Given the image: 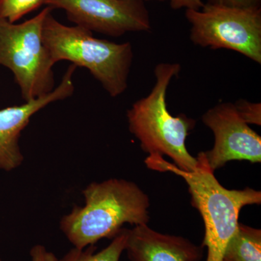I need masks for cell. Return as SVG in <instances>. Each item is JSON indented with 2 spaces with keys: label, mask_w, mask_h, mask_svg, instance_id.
<instances>
[{
  "label": "cell",
  "mask_w": 261,
  "mask_h": 261,
  "mask_svg": "<svg viewBox=\"0 0 261 261\" xmlns=\"http://www.w3.org/2000/svg\"><path fill=\"white\" fill-rule=\"evenodd\" d=\"M223 261H261V230L239 222L225 249Z\"/></svg>",
  "instance_id": "cell-11"
},
{
  "label": "cell",
  "mask_w": 261,
  "mask_h": 261,
  "mask_svg": "<svg viewBox=\"0 0 261 261\" xmlns=\"http://www.w3.org/2000/svg\"><path fill=\"white\" fill-rule=\"evenodd\" d=\"M181 68L176 63L156 65V82L152 90L132 105L126 116L128 129L140 141L144 152L149 155L168 156L181 171H194L197 159L187 150L186 140L196 121L185 114L173 116L166 103L168 86Z\"/></svg>",
  "instance_id": "cell-3"
},
{
  "label": "cell",
  "mask_w": 261,
  "mask_h": 261,
  "mask_svg": "<svg viewBox=\"0 0 261 261\" xmlns=\"http://www.w3.org/2000/svg\"><path fill=\"white\" fill-rule=\"evenodd\" d=\"M206 3L231 8H260L261 0H207Z\"/></svg>",
  "instance_id": "cell-15"
},
{
  "label": "cell",
  "mask_w": 261,
  "mask_h": 261,
  "mask_svg": "<svg viewBox=\"0 0 261 261\" xmlns=\"http://www.w3.org/2000/svg\"><path fill=\"white\" fill-rule=\"evenodd\" d=\"M82 194L85 205L75 206L60 222L75 248L83 250L103 238H114L125 224L149 223V197L135 182L119 178L92 182Z\"/></svg>",
  "instance_id": "cell-1"
},
{
  "label": "cell",
  "mask_w": 261,
  "mask_h": 261,
  "mask_svg": "<svg viewBox=\"0 0 261 261\" xmlns=\"http://www.w3.org/2000/svg\"><path fill=\"white\" fill-rule=\"evenodd\" d=\"M0 261H3V260H2L1 257H0Z\"/></svg>",
  "instance_id": "cell-19"
},
{
  "label": "cell",
  "mask_w": 261,
  "mask_h": 261,
  "mask_svg": "<svg viewBox=\"0 0 261 261\" xmlns=\"http://www.w3.org/2000/svg\"><path fill=\"white\" fill-rule=\"evenodd\" d=\"M75 68V65H70L61 84L47 95L21 106L0 110V170L13 171L23 162V154L19 144L22 132L28 126L34 114L51 102L63 100L73 95V76Z\"/></svg>",
  "instance_id": "cell-9"
},
{
  "label": "cell",
  "mask_w": 261,
  "mask_h": 261,
  "mask_svg": "<svg viewBox=\"0 0 261 261\" xmlns=\"http://www.w3.org/2000/svg\"><path fill=\"white\" fill-rule=\"evenodd\" d=\"M47 6L34 18L20 23L0 18V65L11 70L25 102L47 95L55 88L49 51L43 41Z\"/></svg>",
  "instance_id": "cell-5"
},
{
  "label": "cell",
  "mask_w": 261,
  "mask_h": 261,
  "mask_svg": "<svg viewBox=\"0 0 261 261\" xmlns=\"http://www.w3.org/2000/svg\"><path fill=\"white\" fill-rule=\"evenodd\" d=\"M173 10L185 8L186 10H200L205 3L202 0H168Z\"/></svg>",
  "instance_id": "cell-17"
},
{
  "label": "cell",
  "mask_w": 261,
  "mask_h": 261,
  "mask_svg": "<svg viewBox=\"0 0 261 261\" xmlns=\"http://www.w3.org/2000/svg\"><path fill=\"white\" fill-rule=\"evenodd\" d=\"M43 5L63 10L75 25L109 37L151 29L144 0H44Z\"/></svg>",
  "instance_id": "cell-7"
},
{
  "label": "cell",
  "mask_w": 261,
  "mask_h": 261,
  "mask_svg": "<svg viewBox=\"0 0 261 261\" xmlns=\"http://www.w3.org/2000/svg\"><path fill=\"white\" fill-rule=\"evenodd\" d=\"M194 171H184L159 155H149L147 168L161 172H171L186 181L192 197V205L200 213L205 237L201 246L207 248L206 261H223L225 249L239 224L242 208L260 205L261 192L246 187L242 190H227L214 176L203 152L197 157Z\"/></svg>",
  "instance_id": "cell-2"
},
{
  "label": "cell",
  "mask_w": 261,
  "mask_h": 261,
  "mask_svg": "<svg viewBox=\"0 0 261 261\" xmlns=\"http://www.w3.org/2000/svg\"><path fill=\"white\" fill-rule=\"evenodd\" d=\"M195 45L237 51L261 63V7L240 8L205 3L200 10H186Z\"/></svg>",
  "instance_id": "cell-6"
},
{
  "label": "cell",
  "mask_w": 261,
  "mask_h": 261,
  "mask_svg": "<svg viewBox=\"0 0 261 261\" xmlns=\"http://www.w3.org/2000/svg\"><path fill=\"white\" fill-rule=\"evenodd\" d=\"M32 261H58V257L53 252L48 251L42 245H36L30 250Z\"/></svg>",
  "instance_id": "cell-16"
},
{
  "label": "cell",
  "mask_w": 261,
  "mask_h": 261,
  "mask_svg": "<svg viewBox=\"0 0 261 261\" xmlns=\"http://www.w3.org/2000/svg\"><path fill=\"white\" fill-rule=\"evenodd\" d=\"M214 134V147L204 152L213 171L231 161L261 162V137L240 118L234 105L222 102L202 117Z\"/></svg>",
  "instance_id": "cell-8"
},
{
  "label": "cell",
  "mask_w": 261,
  "mask_h": 261,
  "mask_svg": "<svg viewBox=\"0 0 261 261\" xmlns=\"http://www.w3.org/2000/svg\"><path fill=\"white\" fill-rule=\"evenodd\" d=\"M239 116L247 124L261 125V104L240 99L234 103Z\"/></svg>",
  "instance_id": "cell-14"
},
{
  "label": "cell",
  "mask_w": 261,
  "mask_h": 261,
  "mask_svg": "<svg viewBox=\"0 0 261 261\" xmlns=\"http://www.w3.org/2000/svg\"><path fill=\"white\" fill-rule=\"evenodd\" d=\"M44 0H0V18L16 23L43 5Z\"/></svg>",
  "instance_id": "cell-13"
},
{
  "label": "cell",
  "mask_w": 261,
  "mask_h": 261,
  "mask_svg": "<svg viewBox=\"0 0 261 261\" xmlns=\"http://www.w3.org/2000/svg\"><path fill=\"white\" fill-rule=\"evenodd\" d=\"M42 37L53 64L67 61L87 68L111 97L126 90L134 58L130 42L97 39L87 29L61 23L51 12L44 19Z\"/></svg>",
  "instance_id": "cell-4"
},
{
  "label": "cell",
  "mask_w": 261,
  "mask_h": 261,
  "mask_svg": "<svg viewBox=\"0 0 261 261\" xmlns=\"http://www.w3.org/2000/svg\"><path fill=\"white\" fill-rule=\"evenodd\" d=\"M128 228H123L113 238L111 243L101 251L95 252L97 247L90 245L86 250L70 249L69 251L58 261H119L126 249Z\"/></svg>",
  "instance_id": "cell-12"
},
{
  "label": "cell",
  "mask_w": 261,
  "mask_h": 261,
  "mask_svg": "<svg viewBox=\"0 0 261 261\" xmlns=\"http://www.w3.org/2000/svg\"><path fill=\"white\" fill-rule=\"evenodd\" d=\"M146 1H159V2H164V1H168V0H146Z\"/></svg>",
  "instance_id": "cell-18"
},
{
  "label": "cell",
  "mask_w": 261,
  "mask_h": 261,
  "mask_svg": "<svg viewBox=\"0 0 261 261\" xmlns=\"http://www.w3.org/2000/svg\"><path fill=\"white\" fill-rule=\"evenodd\" d=\"M203 249L183 237L142 224L128 229L125 251L128 261H200Z\"/></svg>",
  "instance_id": "cell-10"
}]
</instances>
